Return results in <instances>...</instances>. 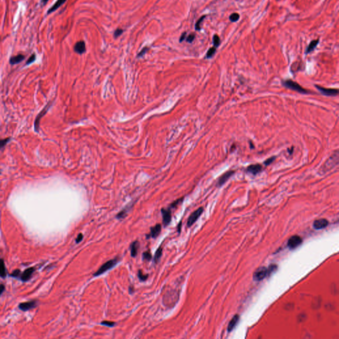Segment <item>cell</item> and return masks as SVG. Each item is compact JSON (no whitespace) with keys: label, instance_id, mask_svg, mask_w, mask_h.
Segmentation results:
<instances>
[{"label":"cell","instance_id":"cell-2","mask_svg":"<svg viewBox=\"0 0 339 339\" xmlns=\"http://www.w3.org/2000/svg\"><path fill=\"white\" fill-rule=\"evenodd\" d=\"M283 85H284L286 88L291 89L293 91H295V92H297L300 94H309V92L307 89H304L303 87H301L299 84H297V82H294V81L293 80H287L283 81Z\"/></svg>","mask_w":339,"mask_h":339},{"label":"cell","instance_id":"cell-24","mask_svg":"<svg viewBox=\"0 0 339 339\" xmlns=\"http://www.w3.org/2000/svg\"><path fill=\"white\" fill-rule=\"evenodd\" d=\"M162 254H163V248H162L161 246H160L158 250H156V253H155V255H154V262L155 263H157L160 259V258L162 256Z\"/></svg>","mask_w":339,"mask_h":339},{"label":"cell","instance_id":"cell-3","mask_svg":"<svg viewBox=\"0 0 339 339\" xmlns=\"http://www.w3.org/2000/svg\"><path fill=\"white\" fill-rule=\"evenodd\" d=\"M119 260V258H115V259L110 260L108 261L107 262H105V264H103L102 266H101L98 270V271L95 273V274H94V276H99L101 274H103V273H105V272H107L108 270L111 269V268H113L116 264H117Z\"/></svg>","mask_w":339,"mask_h":339},{"label":"cell","instance_id":"cell-11","mask_svg":"<svg viewBox=\"0 0 339 339\" xmlns=\"http://www.w3.org/2000/svg\"><path fill=\"white\" fill-rule=\"evenodd\" d=\"M328 225V221L326 219H317L313 222V227L315 229H322L325 228Z\"/></svg>","mask_w":339,"mask_h":339},{"label":"cell","instance_id":"cell-7","mask_svg":"<svg viewBox=\"0 0 339 339\" xmlns=\"http://www.w3.org/2000/svg\"><path fill=\"white\" fill-rule=\"evenodd\" d=\"M204 211L203 207H199V209H197L196 211H195L193 213H192L188 220V226L191 227L192 225L195 223V222L199 219L200 215L202 214Z\"/></svg>","mask_w":339,"mask_h":339},{"label":"cell","instance_id":"cell-19","mask_svg":"<svg viewBox=\"0 0 339 339\" xmlns=\"http://www.w3.org/2000/svg\"><path fill=\"white\" fill-rule=\"evenodd\" d=\"M66 2V0H57V1L56 2V3L53 5V6L50 7L49 9H48L47 14L49 15L50 13H53L54 11H56V10H57L60 7H61Z\"/></svg>","mask_w":339,"mask_h":339},{"label":"cell","instance_id":"cell-21","mask_svg":"<svg viewBox=\"0 0 339 339\" xmlns=\"http://www.w3.org/2000/svg\"><path fill=\"white\" fill-rule=\"evenodd\" d=\"M139 248V242L138 241L133 242V243L131 244V245L130 246L131 256L135 257L136 255H137Z\"/></svg>","mask_w":339,"mask_h":339},{"label":"cell","instance_id":"cell-15","mask_svg":"<svg viewBox=\"0 0 339 339\" xmlns=\"http://www.w3.org/2000/svg\"><path fill=\"white\" fill-rule=\"evenodd\" d=\"M34 271V268H27V270H25L23 272V274H21V279L23 282H26V281L29 280L30 278H31V277L32 276V274H33Z\"/></svg>","mask_w":339,"mask_h":339},{"label":"cell","instance_id":"cell-5","mask_svg":"<svg viewBox=\"0 0 339 339\" xmlns=\"http://www.w3.org/2000/svg\"><path fill=\"white\" fill-rule=\"evenodd\" d=\"M177 297H178V295H176V291L172 290L171 291H167L166 293V295L164 296V299H166V303L167 304H166V305H172V303H174V304L176 303V301H177ZM165 301V300L164 301V302Z\"/></svg>","mask_w":339,"mask_h":339},{"label":"cell","instance_id":"cell-32","mask_svg":"<svg viewBox=\"0 0 339 339\" xmlns=\"http://www.w3.org/2000/svg\"><path fill=\"white\" fill-rule=\"evenodd\" d=\"M35 60H36V54H33L31 56V57L29 58V59L27 60V61L26 62V65H29L30 64H32L33 62L35 61Z\"/></svg>","mask_w":339,"mask_h":339},{"label":"cell","instance_id":"cell-33","mask_svg":"<svg viewBox=\"0 0 339 339\" xmlns=\"http://www.w3.org/2000/svg\"><path fill=\"white\" fill-rule=\"evenodd\" d=\"M123 32H124V31H123V29H119H119H116L115 31V32H114V37H115V38H117L118 37L121 36V35L123 34Z\"/></svg>","mask_w":339,"mask_h":339},{"label":"cell","instance_id":"cell-17","mask_svg":"<svg viewBox=\"0 0 339 339\" xmlns=\"http://www.w3.org/2000/svg\"><path fill=\"white\" fill-rule=\"evenodd\" d=\"M25 55H23L22 54H19L18 55L14 56V57H11V58H9V64H11V65H15V64H19L21 62L23 61V60H25Z\"/></svg>","mask_w":339,"mask_h":339},{"label":"cell","instance_id":"cell-40","mask_svg":"<svg viewBox=\"0 0 339 339\" xmlns=\"http://www.w3.org/2000/svg\"><path fill=\"white\" fill-rule=\"evenodd\" d=\"M19 274H20V271H19V270H14V271L13 272V273H12L11 276L12 277H17V276H19Z\"/></svg>","mask_w":339,"mask_h":339},{"label":"cell","instance_id":"cell-31","mask_svg":"<svg viewBox=\"0 0 339 339\" xmlns=\"http://www.w3.org/2000/svg\"><path fill=\"white\" fill-rule=\"evenodd\" d=\"M138 277L140 281H145L148 278V275H144L142 270H139L138 273Z\"/></svg>","mask_w":339,"mask_h":339},{"label":"cell","instance_id":"cell-12","mask_svg":"<svg viewBox=\"0 0 339 339\" xmlns=\"http://www.w3.org/2000/svg\"><path fill=\"white\" fill-rule=\"evenodd\" d=\"M262 170V166L260 164H252L247 167L246 171L253 175H256L259 174Z\"/></svg>","mask_w":339,"mask_h":339},{"label":"cell","instance_id":"cell-25","mask_svg":"<svg viewBox=\"0 0 339 339\" xmlns=\"http://www.w3.org/2000/svg\"><path fill=\"white\" fill-rule=\"evenodd\" d=\"M216 51H217V48L213 47H211L210 48L208 51H207V54H206V56H205V58H211L213 57V56L215 55V54L216 53Z\"/></svg>","mask_w":339,"mask_h":339},{"label":"cell","instance_id":"cell-10","mask_svg":"<svg viewBox=\"0 0 339 339\" xmlns=\"http://www.w3.org/2000/svg\"><path fill=\"white\" fill-rule=\"evenodd\" d=\"M161 212L163 217V224L164 225V226L168 225L172 219L171 211L170 209H163L161 210Z\"/></svg>","mask_w":339,"mask_h":339},{"label":"cell","instance_id":"cell-34","mask_svg":"<svg viewBox=\"0 0 339 339\" xmlns=\"http://www.w3.org/2000/svg\"><path fill=\"white\" fill-rule=\"evenodd\" d=\"M195 37V34L194 33H191L190 35H188V37H187L186 41L189 43H191L194 41Z\"/></svg>","mask_w":339,"mask_h":339},{"label":"cell","instance_id":"cell-16","mask_svg":"<svg viewBox=\"0 0 339 339\" xmlns=\"http://www.w3.org/2000/svg\"><path fill=\"white\" fill-rule=\"evenodd\" d=\"M49 108V106L47 105V107H45L43 110L41 112H40L38 116L36 118V120H35V122H34V129H35V131H39V121L40 120V119H41L43 116L46 114L47 110Z\"/></svg>","mask_w":339,"mask_h":339},{"label":"cell","instance_id":"cell-14","mask_svg":"<svg viewBox=\"0 0 339 339\" xmlns=\"http://www.w3.org/2000/svg\"><path fill=\"white\" fill-rule=\"evenodd\" d=\"M234 173H235L234 171H229V172H225V174H222L219 179L218 185L219 186H221L223 185L224 184H225L226 181L228 180L232 175L234 174Z\"/></svg>","mask_w":339,"mask_h":339},{"label":"cell","instance_id":"cell-29","mask_svg":"<svg viewBox=\"0 0 339 339\" xmlns=\"http://www.w3.org/2000/svg\"><path fill=\"white\" fill-rule=\"evenodd\" d=\"M10 139H10L9 137L6 138V139H0V149H2L3 147H5L6 145L10 141Z\"/></svg>","mask_w":339,"mask_h":339},{"label":"cell","instance_id":"cell-36","mask_svg":"<svg viewBox=\"0 0 339 339\" xmlns=\"http://www.w3.org/2000/svg\"><path fill=\"white\" fill-rule=\"evenodd\" d=\"M102 325L108 326V327H112L115 325V323L111 322V321H103V322H102Z\"/></svg>","mask_w":339,"mask_h":339},{"label":"cell","instance_id":"cell-35","mask_svg":"<svg viewBox=\"0 0 339 339\" xmlns=\"http://www.w3.org/2000/svg\"><path fill=\"white\" fill-rule=\"evenodd\" d=\"M143 259L145 260H147V261L150 260L151 258H152V256H151L150 253L149 252H144L143 254Z\"/></svg>","mask_w":339,"mask_h":339},{"label":"cell","instance_id":"cell-20","mask_svg":"<svg viewBox=\"0 0 339 339\" xmlns=\"http://www.w3.org/2000/svg\"><path fill=\"white\" fill-rule=\"evenodd\" d=\"M161 225L160 224H157L154 227H151L150 229V236L153 238V239H154V238L157 237L161 232Z\"/></svg>","mask_w":339,"mask_h":339},{"label":"cell","instance_id":"cell-30","mask_svg":"<svg viewBox=\"0 0 339 339\" xmlns=\"http://www.w3.org/2000/svg\"><path fill=\"white\" fill-rule=\"evenodd\" d=\"M127 211H128V210H126V209H124L123 210H122L121 212H119V213L117 215V219H123V218H124V217L126 215Z\"/></svg>","mask_w":339,"mask_h":339},{"label":"cell","instance_id":"cell-13","mask_svg":"<svg viewBox=\"0 0 339 339\" xmlns=\"http://www.w3.org/2000/svg\"><path fill=\"white\" fill-rule=\"evenodd\" d=\"M74 50L76 53L79 54H84L85 52V50H86L85 49V44L84 41L80 40V41L77 42L74 45Z\"/></svg>","mask_w":339,"mask_h":339},{"label":"cell","instance_id":"cell-38","mask_svg":"<svg viewBox=\"0 0 339 339\" xmlns=\"http://www.w3.org/2000/svg\"><path fill=\"white\" fill-rule=\"evenodd\" d=\"M149 49V48L148 47H144V48L142 50H141V51L139 53L138 57H143V56L144 54H145L148 51Z\"/></svg>","mask_w":339,"mask_h":339},{"label":"cell","instance_id":"cell-9","mask_svg":"<svg viewBox=\"0 0 339 339\" xmlns=\"http://www.w3.org/2000/svg\"><path fill=\"white\" fill-rule=\"evenodd\" d=\"M36 306H37L36 301H31L25 302V303H21V304H19V307L21 310H22L23 311H29L30 309H31L34 308Z\"/></svg>","mask_w":339,"mask_h":339},{"label":"cell","instance_id":"cell-43","mask_svg":"<svg viewBox=\"0 0 339 339\" xmlns=\"http://www.w3.org/2000/svg\"><path fill=\"white\" fill-rule=\"evenodd\" d=\"M41 2H42V3H43V6H45V5H46L47 3V2H48V0H42Z\"/></svg>","mask_w":339,"mask_h":339},{"label":"cell","instance_id":"cell-27","mask_svg":"<svg viewBox=\"0 0 339 339\" xmlns=\"http://www.w3.org/2000/svg\"><path fill=\"white\" fill-rule=\"evenodd\" d=\"M206 17V16H203L199 18V19L198 20V21H197V23H195V30L196 31H200L201 30V24L202 23V21H204V19Z\"/></svg>","mask_w":339,"mask_h":339},{"label":"cell","instance_id":"cell-23","mask_svg":"<svg viewBox=\"0 0 339 339\" xmlns=\"http://www.w3.org/2000/svg\"><path fill=\"white\" fill-rule=\"evenodd\" d=\"M6 276V270L5 267L4 262L2 259H0V277H5Z\"/></svg>","mask_w":339,"mask_h":339},{"label":"cell","instance_id":"cell-22","mask_svg":"<svg viewBox=\"0 0 339 339\" xmlns=\"http://www.w3.org/2000/svg\"><path fill=\"white\" fill-rule=\"evenodd\" d=\"M318 42H319V39H317V40H312V41H311V43H309V44L308 45V47L306 48L305 53L306 54H309L310 53L313 51V50H315V48H316V47L318 45Z\"/></svg>","mask_w":339,"mask_h":339},{"label":"cell","instance_id":"cell-42","mask_svg":"<svg viewBox=\"0 0 339 339\" xmlns=\"http://www.w3.org/2000/svg\"><path fill=\"white\" fill-rule=\"evenodd\" d=\"M5 290V287L3 285H0V295L2 294V293Z\"/></svg>","mask_w":339,"mask_h":339},{"label":"cell","instance_id":"cell-37","mask_svg":"<svg viewBox=\"0 0 339 339\" xmlns=\"http://www.w3.org/2000/svg\"><path fill=\"white\" fill-rule=\"evenodd\" d=\"M276 159L275 157H271L270 158L267 159L265 162H264V164L266 166H268L269 164H270L271 163H272V162H274V160Z\"/></svg>","mask_w":339,"mask_h":339},{"label":"cell","instance_id":"cell-1","mask_svg":"<svg viewBox=\"0 0 339 339\" xmlns=\"http://www.w3.org/2000/svg\"><path fill=\"white\" fill-rule=\"evenodd\" d=\"M277 269V266L275 264H272L269 267H261L253 274V280L258 282L264 280L266 277L270 276L273 272H275Z\"/></svg>","mask_w":339,"mask_h":339},{"label":"cell","instance_id":"cell-28","mask_svg":"<svg viewBox=\"0 0 339 339\" xmlns=\"http://www.w3.org/2000/svg\"><path fill=\"white\" fill-rule=\"evenodd\" d=\"M240 18V16L239 14H238L237 13H232L230 17H229V19L230 21H232V22H236Z\"/></svg>","mask_w":339,"mask_h":339},{"label":"cell","instance_id":"cell-41","mask_svg":"<svg viewBox=\"0 0 339 339\" xmlns=\"http://www.w3.org/2000/svg\"><path fill=\"white\" fill-rule=\"evenodd\" d=\"M186 34H187V33L186 32H184V33H182L181 37L180 38V42H182L184 40L186 39Z\"/></svg>","mask_w":339,"mask_h":339},{"label":"cell","instance_id":"cell-6","mask_svg":"<svg viewBox=\"0 0 339 339\" xmlns=\"http://www.w3.org/2000/svg\"><path fill=\"white\" fill-rule=\"evenodd\" d=\"M302 239L298 235L292 236L287 242V246L290 249H294L302 243Z\"/></svg>","mask_w":339,"mask_h":339},{"label":"cell","instance_id":"cell-18","mask_svg":"<svg viewBox=\"0 0 339 339\" xmlns=\"http://www.w3.org/2000/svg\"><path fill=\"white\" fill-rule=\"evenodd\" d=\"M239 319H240V318H239V315H235L233 317H232V319L231 320V321L229 323L228 327H227V331H228L229 332H231V331H232V330H233L234 328H235V327L236 326L238 322L239 321Z\"/></svg>","mask_w":339,"mask_h":339},{"label":"cell","instance_id":"cell-8","mask_svg":"<svg viewBox=\"0 0 339 339\" xmlns=\"http://www.w3.org/2000/svg\"><path fill=\"white\" fill-rule=\"evenodd\" d=\"M316 88L319 90L322 94L327 96H335L337 95L338 93V91L337 89H328L321 87L319 85H316Z\"/></svg>","mask_w":339,"mask_h":339},{"label":"cell","instance_id":"cell-39","mask_svg":"<svg viewBox=\"0 0 339 339\" xmlns=\"http://www.w3.org/2000/svg\"><path fill=\"white\" fill-rule=\"evenodd\" d=\"M82 239H83V235L80 233L77 236L76 240V243H79V242H80L81 241H82Z\"/></svg>","mask_w":339,"mask_h":339},{"label":"cell","instance_id":"cell-26","mask_svg":"<svg viewBox=\"0 0 339 339\" xmlns=\"http://www.w3.org/2000/svg\"><path fill=\"white\" fill-rule=\"evenodd\" d=\"M213 45L215 47H218L220 44H221V39L219 38V37L218 36V35L217 34H215L213 36Z\"/></svg>","mask_w":339,"mask_h":339},{"label":"cell","instance_id":"cell-4","mask_svg":"<svg viewBox=\"0 0 339 339\" xmlns=\"http://www.w3.org/2000/svg\"><path fill=\"white\" fill-rule=\"evenodd\" d=\"M338 151L336 152L335 154H334L333 156L328 158L326 163L323 166L322 168V172L325 173L328 170H330L332 169L333 167H335L337 164H338Z\"/></svg>","mask_w":339,"mask_h":339}]
</instances>
